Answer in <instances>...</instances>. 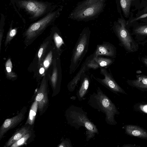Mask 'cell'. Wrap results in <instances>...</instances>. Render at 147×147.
Wrapping results in <instances>:
<instances>
[{
    "mask_svg": "<svg viewBox=\"0 0 147 147\" xmlns=\"http://www.w3.org/2000/svg\"><path fill=\"white\" fill-rule=\"evenodd\" d=\"M38 105L36 100L35 99L30 110L29 115L25 124L33 125L34 124L37 111Z\"/></svg>",
    "mask_w": 147,
    "mask_h": 147,
    "instance_id": "19",
    "label": "cell"
},
{
    "mask_svg": "<svg viewBox=\"0 0 147 147\" xmlns=\"http://www.w3.org/2000/svg\"><path fill=\"white\" fill-rule=\"evenodd\" d=\"M133 0H120L121 7L125 16L127 17L129 15L130 7Z\"/></svg>",
    "mask_w": 147,
    "mask_h": 147,
    "instance_id": "21",
    "label": "cell"
},
{
    "mask_svg": "<svg viewBox=\"0 0 147 147\" xmlns=\"http://www.w3.org/2000/svg\"><path fill=\"white\" fill-rule=\"evenodd\" d=\"M59 11L57 10L50 13L42 19L31 25L25 33L27 39H31L39 34L56 18Z\"/></svg>",
    "mask_w": 147,
    "mask_h": 147,
    "instance_id": "6",
    "label": "cell"
},
{
    "mask_svg": "<svg viewBox=\"0 0 147 147\" xmlns=\"http://www.w3.org/2000/svg\"><path fill=\"white\" fill-rule=\"evenodd\" d=\"M141 60L142 62L147 66V56L142 57Z\"/></svg>",
    "mask_w": 147,
    "mask_h": 147,
    "instance_id": "29",
    "label": "cell"
},
{
    "mask_svg": "<svg viewBox=\"0 0 147 147\" xmlns=\"http://www.w3.org/2000/svg\"><path fill=\"white\" fill-rule=\"evenodd\" d=\"M17 29L16 28L14 29L11 28L8 32L6 39L5 45L6 46L8 43L11 40L16 34Z\"/></svg>",
    "mask_w": 147,
    "mask_h": 147,
    "instance_id": "24",
    "label": "cell"
},
{
    "mask_svg": "<svg viewBox=\"0 0 147 147\" xmlns=\"http://www.w3.org/2000/svg\"><path fill=\"white\" fill-rule=\"evenodd\" d=\"M87 59L86 58L82 64L80 70L73 79L68 83L67 87L68 90L70 92H73L75 90L78 82L80 80L81 76L85 71L88 70L87 67Z\"/></svg>",
    "mask_w": 147,
    "mask_h": 147,
    "instance_id": "16",
    "label": "cell"
},
{
    "mask_svg": "<svg viewBox=\"0 0 147 147\" xmlns=\"http://www.w3.org/2000/svg\"><path fill=\"white\" fill-rule=\"evenodd\" d=\"M126 133L131 136L147 139V131L136 125H127L125 128Z\"/></svg>",
    "mask_w": 147,
    "mask_h": 147,
    "instance_id": "15",
    "label": "cell"
},
{
    "mask_svg": "<svg viewBox=\"0 0 147 147\" xmlns=\"http://www.w3.org/2000/svg\"><path fill=\"white\" fill-rule=\"evenodd\" d=\"M33 125L26 124L16 132L6 143L5 147L10 146L15 142L28 133L32 128Z\"/></svg>",
    "mask_w": 147,
    "mask_h": 147,
    "instance_id": "14",
    "label": "cell"
},
{
    "mask_svg": "<svg viewBox=\"0 0 147 147\" xmlns=\"http://www.w3.org/2000/svg\"><path fill=\"white\" fill-rule=\"evenodd\" d=\"M100 74L104 78L101 79L92 75V78L112 92L117 94H126L124 90L117 84L114 79L110 70L107 68H100Z\"/></svg>",
    "mask_w": 147,
    "mask_h": 147,
    "instance_id": "7",
    "label": "cell"
},
{
    "mask_svg": "<svg viewBox=\"0 0 147 147\" xmlns=\"http://www.w3.org/2000/svg\"><path fill=\"white\" fill-rule=\"evenodd\" d=\"M47 83L45 76L42 80L35 97L37 102L38 110L40 115L44 113L49 103Z\"/></svg>",
    "mask_w": 147,
    "mask_h": 147,
    "instance_id": "8",
    "label": "cell"
},
{
    "mask_svg": "<svg viewBox=\"0 0 147 147\" xmlns=\"http://www.w3.org/2000/svg\"><path fill=\"white\" fill-rule=\"evenodd\" d=\"M5 66L7 77L10 78L16 77V75L12 71V62L10 59H9L6 62Z\"/></svg>",
    "mask_w": 147,
    "mask_h": 147,
    "instance_id": "23",
    "label": "cell"
},
{
    "mask_svg": "<svg viewBox=\"0 0 147 147\" xmlns=\"http://www.w3.org/2000/svg\"><path fill=\"white\" fill-rule=\"evenodd\" d=\"M58 147H73L70 140L68 138L63 139L61 143L57 146Z\"/></svg>",
    "mask_w": 147,
    "mask_h": 147,
    "instance_id": "27",
    "label": "cell"
},
{
    "mask_svg": "<svg viewBox=\"0 0 147 147\" xmlns=\"http://www.w3.org/2000/svg\"><path fill=\"white\" fill-rule=\"evenodd\" d=\"M106 0H84L75 7L69 17L79 21L86 20L97 15L103 9Z\"/></svg>",
    "mask_w": 147,
    "mask_h": 147,
    "instance_id": "3",
    "label": "cell"
},
{
    "mask_svg": "<svg viewBox=\"0 0 147 147\" xmlns=\"http://www.w3.org/2000/svg\"><path fill=\"white\" fill-rule=\"evenodd\" d=\"M90 31L84 28L80 35L72 51L69 67V74L74 73L79 67L88 49Z\"/></svg>",
    "mask_w": 147,
    "mask_h": 147,
    "instance_id": "4",
    "label": "cell"
},
{
    "mask_svg": "<svg viewBox=\"0 0 147 147\" xmlns=\"http://www.w3.org/2000/svg\"><path fill=\"white\" fill-rule=\"evenodd\" d=\"M113 30L120 42V45L128 53H134L139 49L138 43L134 38L126 26L125 20L118 19L114 23Z\"/></svg>",
    "mask_w": 147,
    "mask_h": 147,
    "instance_id": "5",
    "label": "cell"
},
{
    "mask_svg": "<svg viewBox=\"0 0 147 147\" xmlns=\"http://www.w3.org/2000/svg\"><path fill=\"white\" fill-rule=\"evenodd\" d=\"M87 67L88 69H96L98 68H107L113 63L115 59L102 56L93 57L92 55L87 57Z\"/></svg>",
    "mask_w": 147,
    "mask_h": 147,
    "instance_id": "11",
    "label": "cell"
},
{
    "mask_svg": "<svg viewBox=\"0 0 147 147\" xmlns=\"http://www.w3.org/2000/svg\"><path fill=\"white\" fill-rule=\"evenodd\" d=\"M3 31H1V30L0 31V49L1 48V40L2 39V38L3 36Z\"/></svg>",
    "mask_w": 147,
    "mask_h": 147,
    "instance_id": "30",
    "label": "cell"
},
{
    "mask_svg": "<svg viewBox=\"0 0 147 147\" xmlns=\"http://www.w3.org/2000/svg\"><path fill=\"white\" fill-rule=\"evenodd\" d=\"M21 7L30 13L33 18L40 16L45 11L47 5L40 2L32 0H24L19 2Z\"/></svg>",
    "mask_w": 147,
    "mask_h": 147,
    "instance_id": "9",
    "label": "cell"
},
{
    "mask_svg": "<svg viewBox=\"0 0 147 147\" xmlns=\"http://www.w3.org/2000/svg\"><path fill=\"white\" fill-rule=\"evenodd\" d=\"M142 110L144 112L147 113V105L144 106L142 108Z\"/></svg>",
    "mask_w": 147,
    "mask_h": 147,
    "instance_id": "32",
    "label": "cell"
},
{
    "mask_svg": "<svg viewBox=\"0 0 147 147\" xmlns=\"http://www.w3.org/2000/svg\"><path fill=\"white\" fill-rule=\"evenodd\" d=\"M48 42H46V43L42 45L38 51V65H39L41 62V57L43 54V51L47 47Z\"/></svg>",
    "mask_w": 147,
    "mask_h": 147,
    "instance_id": "28",
    "label": "cell"
},
{
    "mask_svg": "<svg viewBox=\"0 0 147 147\" xmlns=\"http://www.w3.org/2000/svg\"><path fill=\"white\" fill-rule=\"evenodd\" d=\"M27 108L24 107L16 115L5 120L0 128V140L10 129L18 125L24 119Z\"/></svg>",
    "mask_w": 147,
    "mask_h": 147,
    "instance_id": "10",
    "label": "cell"
},
{
    "mask_svg": "<svg viewBox=\"0 0 147 147\" xmlns=\"http://www.w3.org/2000/svg\"><path fill=\"white\" fill-rule=\"evenodd\" d=\"M80 80V85L76 93L77 97L79 101H82L84 98L90 83L89 76L85 73L82 75Z\"/></svg>",
    "mask_w": 147,
    "mask_h": 147,
    "instance_id": "13",
    "label": "cell"
},
{
    "mask_svg": "<svg viewBox=\"0 0 147 147\" xmlns=\"http://www.w3.org/2000/svg\"><path fill=\"white\" fill-rule=\"evenodd\" d=\"M131 34L135 36L136 41L138 42V43L144 41L147 38V25L134 27Z\"/></svg>",
    "mask_w": 147,
    "mask_h": 147,
    "instance_id": "17",
    "label": "cell"
},
{
    "mask_svg": "<svg viewBox=\"0 0 147 147\" xmlns=\"http://www.w3.org/2000/svg\"><path fill=\"white\" fill-rule=\"evenodd\" d=\"M45 71V68L43 67L41 68L39 70V73L40 74H43Z\"/></svg>",
    "mask_w": 147,
    "mask_h": 147,
    "instance_id": "31",
    "label": "cell"
},
{
    "mask_svg": "<svg viewBox=\"0 0 147 147\" xmlns=\"http://www.w3.org/2000/svg\"><path fill=\"white\" fill-rule=\"evenodd\" d=\"M65 115L68 123L71 127L76 129L81 127L85 128L87 141L99 134L96 125L89 119L86 112L82 108L71 105L66 110Z\"/></svg>",
    "mask_w": 147,
    "mask_h": 147,
    "instance_id": "1",
    "label": "cell"
},
{
    "mask_svg": "<svg viewBox=\"0 0 147 147\" xmlns=\"http://www.w3.org/2000/svg\"><path fill=\"white\" fill-rule=\"evenodd\" d=\"M129 85L137 88L147 89V76L144 74L136 76V79L133 80H127Z\"/></svg>",
    "mask_w": 147,
    "mask_h": 147,
    "instance_id": "18",
    "label": "cell"
},
{
    "mask_svg": "<svg viewBox=\"0 0 147 147\" xmlns=\"http://www.w3.org/2000/svg\"><path fill=\"white\" fill-rule=\"evenodd\" d=\"M52 51H50L46 57L43 62L44 68L46 69L50 65L52 59Z\"/></svg>",
    "mask_w": 147,
    "mask_h": 147,
    "instance_id": "26",
    "label": "cell"
},
{
    "mask_svg": "<svg viewBox=\"0 0 147 147\" xmlns=\"http://www.w3.org/2000/svg\"><path fill=\"white\" fill-rule=\"evenodd\" d=\"M88 104L93 108L104 113L105 121L110 125H115L117 122L115 116L119 114L114 104L99 87L96 89V92L90 94L88 101Z\"/></svg>",
    "mask_w": 147,
    "mask_h": 147,
    "instance_id": "2",
    "label": "cell"
},
{
    "mask_svg": "<svg viewBox=\"0 0 147 147\" xmlns=\"http://www.w3.org/2000/svg\"><path fill=\"white\" fill-rule=\"evenodd\" d=\"M92 55L93 57L103 56L114 59L117 55L116 48L110 42L104 41L102 44L97 45Z\"/></svg>",
    "mask_w": 147,
    "mask_h": 147,
    "instance_id": "12",
    "label": "cell"
},
{
    "mask_svg": "<svg viewBox=\"0 0 147 147\" xmlns=\"http://www.w3.org/2000/svg\"><path fill=\"white\" fill-rule=\"evenodd\" d=\"M54 39L56 46L58 49H59L62 45L64 44L62 38L56 32L54 34Z\"/></svg>",
    "mask_w": 147,
    "mask_h": 147,
    "instance_id": "25",
    "label": "cell"
},
{
    "mask_svg": "<svg viewBox=\"0 0 147 147\" xmlns=\"http://www.w3.org/2000/svg\"><path fill=\"white\" fill-rule=\"evenodd\" d=\"M58 72L55 61L54 62V65L52 76L51 78L52 87L55 90L56 88L58 80Z\"/></svg>",
    "mask_w": 147,
    "mask_h": 147,
    "instance_id": "22",
    "label": "cell"
},
{
    "mask_svg": "<svg viewBox=\"0 0 147 147\" xmlns=\"http://www.w3.org/2000/svg\"><path fill=\"white\" fill-rule=\"evenodd\" d=\"M34 134L32 129L28 133L25 134L19 140L15 142L10 146L11 147H18L23 146L31 140Z\"/></svg>",
    "mask_w": 147,
    "mask_h": 147,
    "instance_id": "20",
    "label": "cell"
}]
</instances>
